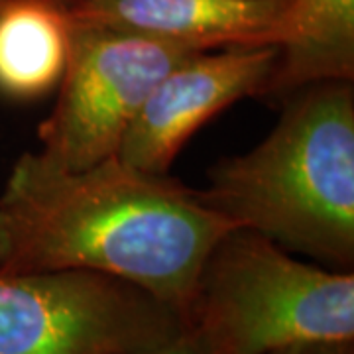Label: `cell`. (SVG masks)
Here are the masks:
<instances>
[{"label": "cell", "instance_id": "obj_3", "mask_svg": "<svg viewBox=\"0 0 354 354\" xmlns=\"http://www.w3.org/2000/svg\"><path fill=\"white\" fill-rule=\"evenodd\" d=\"M185 319L211 354L353 342L354 274L307 264L260 232L232 228L203 266Z\"/></svg>", "mask_w": 354, "mask_h": 354}, {"label": "cell", "instance_id": "obj_7", "mask_svg": "<svg viewBox=\"0 0 354 354\" xmlns=\"http://www.w3.org/2000/svg\"><path fill=\"white\" fill-rule=\"evenodd\" d=\"M290 0H88L67 8L73 26L104 28L144 38L216 50L276 46Z\"/></svg>", "mask_w": 354, "mask_h": 354}, {"label": "cell", "instance_id": "obj_10", "mask_svg": "<svg viewBox=\"0 0 354 354\" xmlns=\"http://www.w3.org/2000/svg\"><path fill=\"white\" fill-rule=\"evenodd\" d=\"M127 354H211V351L199 339V335L191 329L189 325H185V329L177 333L176 337L167 339V341Z\"/></svg>", "mask_w": 354, "mask_h": 354}, {"label": "cell", "instance_id": "obj_8", "mask_svg": "<svg viewBox=\"0 0 354 354\" xmlns=\"http://www.w3.org/2000/svg\"><path fill=\"white\" fill-rule=\"evenodd\" d=\"M276 46L278 64L266 95L354 81V0H290Z\"/></svg>", "mask_w": 354, "mask_h": 354}, {"label": "cell", "instance_id": "obj_12", "mask_svg": "<svg viewBox=\"0 0 354 354\" xmlns=\"http://www.w3.org/2000/svg\"><path fill=\"white\" fill-rule=\"evenodd\" d=\"M44 2H50L53 6H59L62 10H67V8H71V6L83 4V2H88V0H44Z\"/></svg>", "mask_w": 354, "mask_h": 354}, {"label": "cell", "instance_id": "obj_9", "mask_svg": "<svg viewBox=\"0 0 354 354\" xmlns=\"http://www.w3.org/2000/svg\"><path fill=\"white\" fill-rule=\"evenodd\" d=\"M73 26L44 0H0V95L34 101L57 88L71 53Z\"/></svg>", "mask_w": 354, "mask_h": 354}, {"label": "cell", "instance_id": "obj_5", "mask_svg": "<svg viewBox=\"0 0 354 354\" xmlns=\"http://www.w3.org/2000/svg\"><path fill=\"white\" fill-rule=\"evenodd\" d=\"M197 51L205 50L73 26L71 53L57 85V101L38 127V152L67 169L91 167L116 156L153 85Z\"/></svg>", "mask_w": 354, "mask_h": 354}, {"label": "cell", "instance_id": "obj_11", "mask_svg": "<svg viewBox=\"0 0 354 354\" xmlns=\"http://www.w3.org/2000/svg\"><path fill=\"white\" fill-rule=\"evenodd\" d=\"M270 354H354L353 342H304L278 348Z\"/></svg>", "mask_w": 354, "mask_h": 354}, {"label": "cell", "instance_id": "obj_6", "mask_svg": "<svg viewBox=\"0 0 354 354\" xmlns=\"http://www.w3.org/2000/svg\"><path fill=\"white\" fill-rule=\"evenodd\" d=\"M278 46H228L197 51L171 67L150 91L118 148V160L165 176L185 142L246 97L266 95Z\"/></svg>", "mask_w": 354, "mask_h": 354}, {"label": "cell", "instance_id": "obj_1", "mask_svg": "<svg viewBox=\"0 0 354 354\" xmlns=\"http://www.w3.org/2000/svg\"><path fill=\"white\" fill-rule=\"evenodd\" d=\"M232 228L195 189L118 156L67 169L26 152L0 191V274L99 272L187 315L203 266Z\"/></svg>", "mask_w": 354, "mask_h": 354}, {"label": "cell", "instance_id": "obj_2", "mask_svg": "<svg viewBox=\"0 0 354 354\" xmlns=\"http://www.w3.org/2000/svg\"><path fill=\"white\" fill-rule=\"evenodd\" d=\"M201 201L232 227L341 270L354 262L353 81L305 87L248 152L209 171Z\"/></svg>", "mask_w": 354, "mask_h": 354}, {"label": "cell", "instance_id": "obj_4", "mask_svg": "<svg viewBox=\"0 0 354 354\" xmlns=\"http://www.w3.org/2000/svg\"><path fill=\"white\" fill-rule=\"evenodd\" d=\"M185 325L176 307L106 274H0V354H127Z\"/></svg>", "mask_w": 354, "mask_h": 354}]
</instances>
